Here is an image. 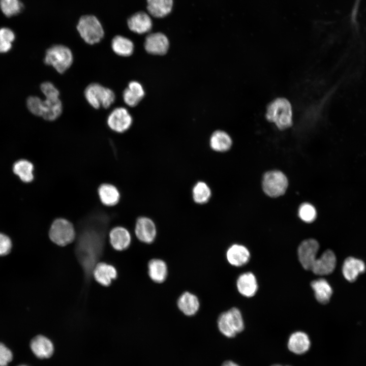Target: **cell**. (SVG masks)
Returning a JSON list of instances; mask_svg holds the SVG:
<instances>
[{
    "mask_svg": "<svg viewBox=\"0 0 366 366\" xmlns=\"http://www.w3.org/2000/svg\"><path fill=\"white\" fill-rule=\"evenodd\" d=\"M13 172L20 179L25 182L32 181L34 179V166L32 163L26 160H20L13 165Z\"/></svg>",
    "mask_w": 366,
    "mask_h": 366,
    "instance_id": "31",
    "label": "cell"
},
{
    "mask_svg": "<svg viewBox=\"0 0 366 366\" xmlns=\"http://www.w3.org/2000/svg\"><path fill=\"white\" fill-rule=\"evenodd\" d=\"M0 37L5 41L12 43L15 39V35L13 31L6 27L0 29Z\"/></svg>",
    "mask_w": 366,
    "mask_h": 366,
    "instance_id": "39",
    "label": "cell"
},
{
    "mask_svg": "<svg viewBox=\"0 0 366 366\" xmlns=\"http://www.w3.org/2000/svg\"><path fill=\"white\" fill-rule=\"evenodd\" d=\"M111 48L116 54L126 57L133 53L134 46L133 42L129 39L117 35L112 40Z\"/></svg>",
    "mask_w": 366,
    "mask_h": 366,
    "instance_id": "29",
    "label": "cell"
},
{
    "mask_svg": "<svg viewBox=\"0 0 366 366\" xmlns=\"http://www.w3.org/2000/svg\"><path fill=\"white\" fill-rule=\"evenodd\" d=\"M132 117L127 109L117 107L114 109L107 117V125L113 131L123 133L128 130L132 123Z\"/></svg>",
    "mask_w": 366,
    "mask_h": 366,
    "instance_id": "10",
    "label": "cell"
},
{
    "mask_svg": "<svg viewBox=\"0 0 366 366\" xmlns=\"http://www.w3.org/2000/svg\"><path fill=\"white\" fill-rule=\"evenodd\" d=\"M173 5V0H147L149 14L157 18H162L169 14Z\"/></svg>",
    "mask_w": 366,
    "mask_h": 366,
    "instance_id": "26",
    "label": "cell"
},
{
    "mask_svg": "<svg viewBox=\"0 0 366 366\" xmlns=\"http://www.w3.org/2000/svg\"><path fill=\"white\" fill-rule=\"evenodd\" d=\"M12 248V241L6 235L0 233V256L8 254Z\"/></svg>",
    "mask_w": 366,
    "mask_h": 366,
    "instance_id": "38",
    "label": "cell"
},
{
    "mask_svg": "<svg viewBox=\"0 0 366 366\" xmlns=\"http://www.w3.org/2000/svg\"><path fill=\"white\" fill-rule=\"evenodd\" d=\"M311 286L318 302L326 304L329 301L333 291L331 286L325 279L320 278L314 280L311 282Z\"/></svg>",
    "mask_w": 366,
    "mask_h": 366,
    "instance_id": "25",
    "label": "cell"
},
{
    "mask_svg": "<svg viewBox=\"0 0 366 366\" xmlns=\"http://www.w3.org/2000/svg\"><path fill=\"white\" fill-rule=\"evenodd\" d=\"M310 346L309 336L302 331H296L291 334L287 344L288 349L296 354L305 353L309 350Z\"/></svg>",
    "mask_w": 366,
    "mask_h": 366,
    "instance_id": "19",
    "label": "cell"
},
{
    "mask_svg": "<svg viewBox=\"0 0 366 366\" xmlns=\"http://www.w3.org/2000/svg\"><path fill=\"white\" fill-rule=\"evenodd\" d=\"M319 249V243L314 239L304 240L299 246L297 251L299 261L305 269H312Z\"/></svg>",
    "mask_w": 366,
    "mask_h": 366,
    "instance_id": "9",
    "label": "cell"
},
{
    "mask_svg": "<svg viewBox=\"0 0 366 366\" xmlns=\"http://www.w3.org/2000/svg\"><path fill=\"white\" fill-rule=\"evenodd\" d=\"M11 43L5 41L0 37V52H6L11 49Z\"/></svg>",
    "mask_w": 366,
    "mask_h": 366,
    "instance_id": "40",
    "label": "cell"
},
{
    "mask_svg": "<svg viewBox=\"0 0 366 366\" xmlns=\"http://www.w3.org/2000/svg\"><path fill=\"white\" fill-rule=\"evenodd\" d=\"M288 181L286 175L279 170H272L265 173L262 180L264 192L271 197L283 195L288 187Z\"/></svg>",
    "mask_w": 366,
    "mask_h": 366,
    "instance_id": "7",
    "label": "cell"
},
{
    "mask_svg": "<svg viewBox=\"0 0 366 366\" xmlns=\"http://www.w3.org/2000/svg\"><path fill=\"white\" fill-rule=\"evenodd\" d=\"M62 109V104L59 98H46L43 101L41 116L47 120H54L60 116Z\"/></svg>",
    "mask_w": 366,
    "mask_h": 366,
    "instance_id": "27",
    "label": "cell"
},
{
    "mask_svg": "<svg viewBox=\"0 0 366 366\" xmlns=\"http://www.w3.org/2000/svg\"><path fill=\"white\" fill-rule=\"evenodd\" d=\"M266 117L268 121L274 123L280 130L289 128L292 124L291 104L285 98L276 99L269 104Z\"/></svg>",
    "mask_w": 366,
    "mask_h": 366,
    "instance_id": "2",
    "label": "cell"
},
{
    "mask_svg": "<svg viewBox=\"0 0 366 366\" xmlns=\"http://www.w3.org/2000/svg\"><path fill=\"white\" fill-rule=\"evenodd\" d=\"M73 56L71 50L63 45H55L48 48L45 54V63L63 73L72 65Z\"/></svg>",
    "mask_w": 366,
    "mask_h": 366,
    "instance_id": "4",
    "label": "cell"
},
{
    "mask_svg": "<svg viewBox=\"0 0 366 366\" xmlns=\"http://www.w3.org/2000/svg\"><path fill=\"white\" fill-rule=\"evenodd\" d=\"M232 141L230 136L225 132L218 130L212 133L209 144L212 149L219 152L228 150L231 147Z\"/></svg>",
    "mask_w": 366,
    "mask_h": 366,
    "instance_id": "28",
    "label": "cell"
},
{
    "mask_svg": "<svg viewBox=\"0 0 366 366\" xmlns=\"http://www.w3.org/2000/svg\"><path fill=\"white\" fill-rule=\"evenodd\" d=\"M29 111L37 116H41L43 109V100L36 96L29 97L26 102Z\"/></svg>",
    "mask_w": 366,
    "mask_h": 366,
    "instance_id": "35",
    "label": "cell"
},
{
    "mask_svg": "<svg viewBox=\"0 0 366 366\" xmlns=\"http://www.w3.org/2000/svg\"><path fill=\"white\" fill-rule=\"evenodd\" d=\"M85 98L93 108H109L114 102L115 96L110 89L97 83L88 85L84 91Z\"/></svg>",
    "mask_w": 366,
    "mask_h": 366,
    "instance_id": "6",
    "label": "cell"
},
{
    "mask_svg": "<svg viewBox=\"0 0 366 366\" xmlns=\"http://www.w3.org/2000/svg\"><path fill=\"white\" fill-rule=\"evenodd\" d=\"M98 193L100 200L105 205L113 206L119 201L120 194L115 187L104 184L100 186Z\"/></svg>",
    "mask_w": 366,
    "mask_h": 366,
    "instance_id": "30",
    "label": "cell"
},
{
    "mask_svg": "<svg viewBox=\"0 0 366 366\" xmlns=\"http://www.w3.org/2000/svg\"><path fill=\"white\" fill-rule=\"evenodd\" d=\"M144 96V91L138 82H130L123 92V97L125 103L130 107L136 106Z\"/></svg>",
    "mask_w": 366,
    "mask_h": 366,
    "instance_id": "23",
    "label": "cell"
},
{
    "mask_svg": "<svg viewBox=\"0 0 366 366\" xmlns=\"http://www.w3.org/2000/svg\"><path fill=\"white\" fill-rule=\"evenodd\" d=\"M49 234L50 239L54 243L60 246H65L73 241L75 231L71 223L60 218L53 221Z\"/></svg>",
    "mask_w": 366,
    "mask_h": 366,
    "instance_id": "8",
    "label": "cell"
},
{
    "mask_svg": "<svg viewBox=\"0 0 366 366\" xmlns=\"http://www.w3.org/2000/svg\"><path fill=\"white\" fill-rule=\"evenodd\" d=\"M298 216L300 219L304 222L310 223L316 218V210L311 204L303 203L299 206Z\"/></svg>",
    "mask_w": 366,
    "mask_h": 366,
    "instance_id": "34",
    "label": "cell"
},
{
    "mask_svg": "<svg viewBox=\"0 0 366 366\" xmlns=\"http://www.w3.org/2000/svg\"><path fill=\"white\" fill-rule=\"evenodd\" d=\"M77 29L83 40L90 45L98 43L104 36L100 21L93 15L82 16L78 22Z\"/></svg>",
    "mask_w": 366,
    "mask_h": 366,
    "instance_id": "3",
    "label": "cell"
},
{
    "mask_svg": "<svg viewBox=\"0 0 366 366\" xmlns=\"http://www.w3.org/2000/svg\"><path fill=\"white\" fill-rule=\"evenodd\" d=\"M41 90L46 98H58L59 92L56 87L50 82H45L41 85Z\"/></svg>",
    "mask_w": 366,
    "mask_h": 366,
    "instance_id": "36",
    "label": "cell"
},
{
    "mask_svg": "<svg viewBox=\"0 0 366 366\" xmlns=\"http://www.w3.org/2000/svg\"><path fill=\"white\" fill-rule=\"evenodd\" d=\"M18 366H27V365H18Z\"/></svg>",
    "mask_w": 366,
    "mask_h": 366,
    "instance_id": "43",
    "label": "cell"
},
{
    "mask_svg": "<svg viewBox=\"0 0 366 366\" xmlns=\"http://www.w3.org/2000/svg\"><path fill=\"white\" fill-rule=\"evenodd\" d=\"M135 232L137 238L146 243L152 242L157 235V229L155 223L149 218H139L136 223Z\"/></svg>",
    "mask_w": 366,
    "mask_h": 366,
    "instance_id": "11",
    "label": "cell"
},
{
    "mask_svg": "<svg viewBox=\"0 0 366 366\" xmlns=\"http://www.w3.org/2000/svg\"><path fill=\"white\" fill-rule=\"evenodd\" d=\"M177 305L182 313L191 316L194 315L198 311L200 302L195 294L187 291L179 297Z\"/></svg>",
    "mask_w": 366,
    "mask_h": 366,
    "instance_id": "21",
    "label": "cell"
},
{
    "mask_svg": "<svg viewBox=\"0 0 366 366\" xmlns=\"http://www.w3.org/2000/svg\"><path fill=\"white\" fill-rule=\"evenodd\" d=\"M30 347L33 353L39 358L50 357L54 351L51 341L42 335L36 336L31 340Z\"/></svg>",
    "mask_w": 366,
    "mask_h": 366,
    "instance_id": "17",
    "label": "cell"
},
{
    "mask_svg": "<svg viewBox=\"0 0 366 366\" xmlns=\"http://www.w3.org/2000/svg\"><path fill=\"white\" fill-rule=\"evenodd\" d=\"M236 286L238 292L248 297L253 296L258 289L256 278L251 272L240 274L237 280Z\"/></svg>",
    "mask_w": 366,
    "mask_h": 366,
    "instance_id": "18",
    "label": "cell"
},
{
    "mask_svg": "<svg viewBox=\"0 0 366 366\" xmlns=\"http://www.w3.org/2000/svg\"><path fill=\"white\" fill-rule=\"evenodd\" d=\"M148 273L154 282L157 283L163 282L166 279L168 274L166 263L160 259H151L148 263Z\"/></svg>",
    "mask_w": 366,
    "mask_h": 366,
    "instance_id": "24",
    "label": "cell"
},
{
    "mask_svg": "<svg viewBox=\"0 0 366 366\" xmlns=\"http://www.w3.org/2000/svg\"><path fill=\"white\" fill-rule=\"evenodd\" d=\"M93 274L95 280L105 286H109L111 281L117 277V271L114 266L104 262L96 265Z\"/></svg>",
    "mask_w": 366,
    "mask_h": 366,
    "instance_id": "20",
    "label": "cell"
},
{
    "mask_svg": "<svg viewBox=\"0 0 366 366\" xmlns=\"http://www.w3.org/2000/svg\"><path fill=\"white\" fill-rule=\"evenodd\" d=\"M169 46V43L167 37L161 33L149 34L146 37L144 42L145 50L149 53L155 55L165 54Z\"/></svg>",
    "mask_w": 366,
    "mask_h": 366,
    "instance_id": "12",
    "label": "cell"
},
{
    "mask_svg": "<svg viewBox=\"0 0 366 366\" xmlns=\"http://www.w3.org/2000/svg\"><path fill=\"white\" fill-rule=\"evenodd\" d=\"M337 263V258L334 252L327 250L316 259L311 270L317 275L324 276L333 272Z\"/></svg>",
    "mask_w": 366,
    "mask_h": 366,
    "instance_id": "13",
    "label": "cell"
},
{
    "mask_svg": "<svg viewBox=\"0 0 366 366\" xmlns=\"http://www.w3.org/2000/svg\"><path fill=\"white\" fill-rule=\"evenodd\" d=\"M109 237L112 247L117 251L126 250L131 243V237L129 232L122 227L113 228L110 231Z\"/></svg>",
    "mask_w": 366,
    "mask_h": 366,
    "instance_id": "22",
    "label": "cell"
},
{
    "mask_svg": "<svg viewBox=\"0 0 366 366\" xmlns=\"http://www.w3.org/2000/svg\"><path fill=\"white\" fill-rule=\"evenodd\" d=\"M0 8L6 16L11 17L19 13L23 5L19 0H0Z\"/></svg>",
    "mask_w": 366,
    "mask_h": 366,
    "instance_id": "33",
    "label": "cell"
},
{
    "mask_svg": "<svg viewBox=\"0 0 366 366\" xmlns=\"http://www.w3.org/2000/svg\"><path fill=\"white\" fill-rule=\"evenodd\" d=\"M271 366H282V365H280V364H273V365H271Z\"/></svg>",
    "mask_w": 366,
    "mask_h": 366,
    "instance_id": "42",
    "label": "cell"
},
{
    "mask_svg": "<svg viewBox=\"0 0 366 366\" xmlns=\"http://www.w3.org/2000/svg\"><path fill=\"white\" fill-rule=\"evenodd\" d=\"M222 366H239L233 361L228 360L225 361L222 365Z\"/></svg>",
    "mask_w": 366,
    "mask_h": 366,
    "instance_id": "41",
    "label": "cell"
},
{
    "mask_svg": "<svg viewBox=\"0 0 366 366\" xmlns=\"http://www.w3.org/2000/svg\"><path fill=\"white\" fill-rule=\"evenodd\" d=\"M365 270V265L364 262L353 257L347 258L342 266L343 276L350 282H354L358 276L364 272Z\"/></svg>",
    "mask_w": 366,
    "mask_h": 366,
    "instance_id": "15",
    "label": "cell"
},
{
    "mask_svg": "<svg viewBox=\"0 0 366 366\" xmlns=\"http://www.w3.org/2000/svg\"><path fill=\"white\" fill-rule=\"evenodd\" d=\"M250 258L248 249L243 245L234 244L226 252L228 262L234 266H241L247 264Z\"/></svg>",
    "mask_w": 366,
    "mask_h": 366,
    "instance_id": "16",
    "label": "cell"
},
{
    "mask_svg": "<svg viewBox=\"0 0 366 366\" xmlns=\"http://www.w3.org/2000/svg\"><path fill=\"white\" fill-rule=\"evenodd\" d=\"M105 218H94L83 227L76 243V253L87 277H90L101 256L106 230Z\"/></svg>",
    "mask_w": 366,
    "mask_h": 366,
    "instance_id": "1",
    "label": "cell"
},
{
    "mask_svg": "<svg viewBox=\"0 0 366 366\" xmlns=\"http://www.w3.org/2000/svg\"><path fill=\"white\" fill-rule=\"evenodd\" d=\"M12 359L13 354L11 351L0 342V366H7Z\"/></svg>",
    "mask_w": 366,
    "mask_h": 366,
    "instance_id": "37",
    "label": "cell"
},
{
    "mask_svg": "<svg viewBox=\"0 0 366 366\" xmlns=\"http://www.w3.org/2000/svg\"><path fill=\"white\" fill-rule=\"evenodd\" d=\"M211 196V191L208 185L203 181H198L193 187L192 197L195 202L198 204L207 203Z\"/></svg>",
    "mask_w": 366,
    "mask_h": 366,
    "instance_id": "32",
    "label": "cell"
},
{
    "mask_svg": "<svg viewBox=\"0 0 366 366\" xmlns=\"http://www.w3.org/2000/svg\"><path fill=\"white\" fill-rule=\"evenodd\" d=\"M218 327L225 337L233 338L244 329V322L240 311L232 308L221 313L218 317Z\"/></svg>",
    "mask_w": 366,
    "mask_h": 366,
    "instance_id": "5",
    "label": "cell"
},
{
    "mask_svg": "<svg viewBox=\"0 0 366 366\" xmlns=\"http://www.w3.org/2000/svg\"><path fill=\"white\" fill-rule=\"evenodd\" d=\"M129 29L136 33L142 34L148 32L152 27V21L145 12H138L131 16L127 21Z\"/></svg>",
    "mask_w": 366,
    "mask_h": 366,
    "instance_id": "14",
    "label": "cell"
}]
</instances>
